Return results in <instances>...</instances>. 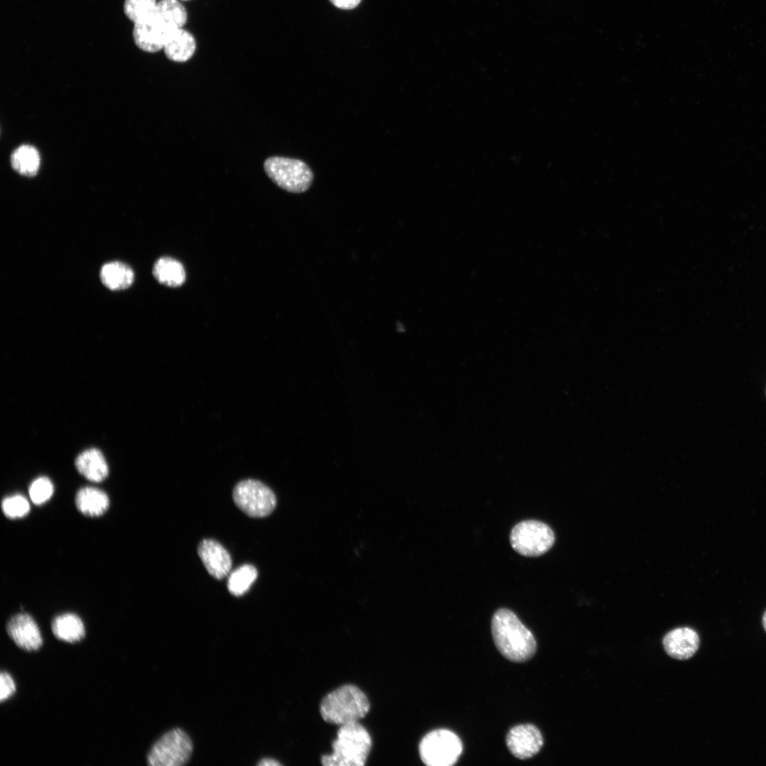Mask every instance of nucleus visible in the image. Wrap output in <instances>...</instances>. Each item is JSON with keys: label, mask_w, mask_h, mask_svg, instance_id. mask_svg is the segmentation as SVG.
<instances>
[{"label": "nucleus", "mask_w": 766, "mask_h": 766, "mask_svg": "<svg viewBox=\"0 0 766 766\" xmlns=\"http://www.w3.org/2000/svg\"><path fill=\"white\" fill-rule=\"evenodd\" d=\"M492 634L499 653L507 660L523 662L531 659L536 651L533 633L511 611L497 610L492 619Z\"/></svg>", "instance_id": "nucleus-1"}, {"label": "nucleus", "mask_w": 766, "mask_h": 766, "mask_svg": "<svg viewBox=\"0 0 766 766\" xmlns=\"http://www.w3.org/2000/svg\"><path fill=\"white\" fill-rule=\"evenodd\" d=\"M372 748L367 730L359 722L340 726L332 743L333 753L321 757L325 766H363Z\"/></svg>", "instance_id": "nucleus-2"}, {"label": "nucleus", "mask_w": 766, "mask_h": 766, "mask_svg": "<svg viewBox=\"0 0 766 766\" xmlns=\"http://www.w3.org/2000/svg\"><path fill=\"white\" fill-rule=\"evenodd\" d=\"M366 694L357 686L345 684L328 693L320 704V714L331 724L358 722L370 711Z\"/></svg>", "instance_id": "nucleus-3"}, {"label": "nucleus", "mask_w": 766, "mask_h": 766, "mask_svg": "<svg viewBox=\"0 0 766 766\" xmlns=\"http://www.w3.org/2000/svg\"><path fill=\"white\" fill-rule=\"evenodd\" d=\"M269 178L281 189L292 193H302L311 187L313 174L303 160L273 156L264 162Z\"/></svg>", "instance_id": "nucleus-4"}, {"label": "nucleus", "mask_w": 766, "mask_h": 766, "mask_svg": "<svg viewBox=\"0 0 766 766\" xmlns=\"http://www.w3.org/2000/svg\"><path fill=\"white\" fill-rule=\"evenodd\" d=\"M462 751L460 738L447 729H436L427 733L419 744L422 762L428 766H452Z\"/></svg>", "instance_id": "nucleus-5"}, {"label": "nucleus", "mask_w": 766, "mask_h": 766, "mask_svg": "<svg viewBox=\"0 0 766 766\" xmlns=\"http://www.w3.org/2000/svg\"><path fill=\"white\" fill-rule=\"evenodd\" d=\"M192 742L181 728H173L162 736L152 746L147 762L150 766H179L190 759Z\"/></svg>", "instance_id": "nucleus-6"}, {"label": "nucleus", "mask_w": 766, "mask_h": 766, "mask_svg": "<svg viewBox=\"0 0 766 766\" xmlns=\"http://www.w3.org/2000/svg\"><path fill=\"white\" fill-rule=\"evenodd\" d=\"M233 499L243 513L254 518L270 515L277 503L276 496L270 488L252 479L242 480L235 486Z\"/></svg>", "instance_id": "nucleus-7"}, {"label": "nucleus", "mask_w": 766, "mask_h": 766, "mask_svg": "<svg viewBox=\"0 0 766 766\" xmlns=\"http://www.w3.org/2000/svg\"><path fill=\"white\" fill-rule=\"evenodd\" d=\"M555 542L552 529L545 523L528 520L516 525L510 535L512 548L525 556H538L547 552Z\"/></svg>", "instance_id": "nucleus-8"}, {"label": "nucleus", "mask_w": 766, "mask_h": 766, "mask_svg": "<svg viewBox=\"0 0 766 766\" xmlns=\"http://www.w3.org/2000/svg\"><path fill=\"white\" fill-rule=\"evenodd\" d=\"M506 746L516 757L525 760L534 756L541 749L543 738L534 725L526 723L510 729L506 738Z\"/></svg>", "instance_id": "nucleus-9"}, {"label": "nucleus", "mask_w": 766, "mask_h": 766, "mask_svg": "<svg viewBox=\"0 0 766 766\" xmlns=\"http://www.w3.org/2000/svg\"><path fill=\"white\" fill-rule=\"evenodd\" d=\"M6 631L11 639L26 651L38 650L43 645L39 627L34 618L26 613L13 616L7 622Z\"/></svg>", "instance_id": "nucleus-10"}, {"label": "nucleus", "mask_w": 766, "mask_h": 766, "mask_svg": "<svg viewBox=\"0 0 766 766\" xmlns=\"http://www.w3.org/2000/svg\"><path fill=\"white\" fill-rule=\"evenodd\" d=\"M173 30L155 14L148 20L134 24L133 38L140 50L155 52L163 50L169 35Z\"/></svg>", "instance_id": "nucleus-11"}, {"label": "nucleus", "mask_w": 766, "mask_h": 766, "mask_svg": "<svg viewBox=\"0 0 766 766\" xmlns=\"http://www.w3.org/2000/svg\"><path fill=\"white\" fill-rule=\"evenodd\" d=\"M197 553L207 572L214 578L221 579L230 572L231 555L218 542L204 539L199 543Z\"/></svg>", "instance_id": "nucleus-12"}, {"label": "nucleus", "mask_w": 766, "mask_h": 766, "mask_svg": "<svg viewBox=\"0 0 766 766\" xmlns=\"http://www.w3.org/2000/svg\"><path fill=\"white\" fill-rule=\"evenodd\" d=\"M662 643L665 650L670 657L683 660L695 654L699 648V638L692 628H678L667 633Z\"/></svg>", "instance_id": "nucleus-13"}, {"label": "nucleus", "mask_w": 766, "mask_h": 766, "mask_svg": "<svg viewBox=\"0 0 766 766\" xmlns=\"http://www.w3.org/2000/svg\"><path fill=\"white\" fill-rule=\"evenodd\" d=\"M80 474L94 482L104 481L109 474V466L101 452L90 448L81 453L75 460Z\"/></svg>", "instance_id": "nucleus-14"}, {"label": "nucleus", "mask_w": 766, "mask_h": 766, "mask_svg": "<svg viewBox=\"0 0 766 766\" xmlns=\"http://www.w3.org/2000/svg\"><path fill=\"white\" fill-rule=\"evenodd\" d=\"M74 501L77 510L83 515L89 517H99L104 515L110 505V500L106 493L92 487H84L79 489Z\"/></svg>", "instance_id": "nucleus-15"}, {"label": "nucleus", "mask_w": 766, "mask_h": 766, "mask_svg": "<svg viewBox=\"0 0 766 766\" xmlns=\"http://www.w3.org/2000/svg\"><path fill=\"white\" fill-rule=\"evenodd\" d=\"M163 50L169 60L184 62L193 56L196 50V40L189 31L183 28H178L169 35Z\"/></svg>", "instance_id": "nucleus-16"}, {"label": "nucleus", "mask_w": 766, "mask_h": 766, "mask_svg": "<svg viewBox=\"0 0 766 766\" xmlns=\"http://www.w3.org/2000/svg\"><path fill=\"white\" fill-rule=\"evenodd\" d=\"M51 628L57 639L67 643L79 642L85 635L82 620L73 613H65L55 616L52 621Z\"/></svg>", "instance_id": "nucleus-17"}, {"label": "nucleus", "mask_w": 766, "mask_h": 766, "mask_svg": "<svg viewBox=\"0 0 766 766\" xmlns=\"http://www.w3.org/2000/svg\"><path fill=\"white\" fill-rule=\"evenodd\" d=\"M102 283L111 290H121L129 287L134 279L132 269L121 262H110L104 265L100 271Z\"/></svg>", "instance_id": "nucleus-18"}, {"label": "nucleus", "mask_w": 766, "mask_h": 766, "mask_svg": "<svg viewBox=\"0 0 766 766\" xmlns=\"http://www.w3.org/2000/svg\"><path fill=\"white\" fill-rule=\"evenodd\" d=\"M155 279L161 284L171 287L181 286L186 274L182 265L177 260L164 257L155 263L152 271Z\"/></svg>", "instance_id": "nucleus-19"}, {"label": "nucleus", "mask_w": 766, "mask_h": 766, "mask_svg": "<svg viewBox=\"0 0 766 766\" xmlns=\"http://www.w3.org/2000/svg\"><path fill=\"white\" fill-rule=\"evenodd\" d=\"M11 164L18 174L26 177L35 176L40 168L39 152L32 145H22L12 152Z\"/></svg>", "instance_id": "nucleus-20"}, {"label": "nucleus", "mask_w": 766, "mask_h": 766, "mask_svg": "<svg viewBox=\"0 0 766 766\" xmlns=\"http://www.w3.org/2000/svg\"><path fill=\"white\" fill-rule=\"evenodd\" d=\"M155 14L172 30L183 28L187 19V11L179 0H160Z\"/></svg>", "instance_id": "nucleus-21"}, {"label": "nucleus", "mask_w": 766, "mask_h": 766, "mask_svg": "<svg viewBox=\"0 0 766 766\" xmlns=\"http://www.w3.org/2000/svg\"><path fill=\"white\" fill-rule=\"evenodd\" d=\"M257 569L251 565H244L233 571L228 576L227 587L229 592L240 596L244 594L255 581Z\"/></svg>", "instance_id": "nucleus-22"}, {"label": "nucleus", "mask_w": 766, "mask_h": 766, "mask_svg": "<svg viewBox=\"0 0 766 766\" xmlns=\"http://www.w3.org/2000/svg\"><path fill=\"white\" fill-rule=\"evenodd\" d=\"M157 0H125L124 13L133 24L150 19L155 14Z\"/></svg>", "instance_id": "nucleus-23"}, {"label": "nucleus", "mask_w": 766, "mask_h": 766, "mask_svg": "<svg viewBox=\"0 0 766 766\" xmlns=\"http://www.w3.org/2000/svg\"><path fill=\"white\" fill-rule=\"evenodd\" d=\"M1 509L9 518L16 519L26 516L30 509L28 499L21 494L6 496L1 501Z\"/></svg>", "instance_id": "nucleus-24"}, {"label": "nucleus", "mask_w": 766, "mask_h": 766, "mask_svg": "<svg viewBox=\"0 0 766 766\" xmlns=\"http://www.w3.org/2000/svg\"><path fill=\"white\" fill-rule=\"evenodd\" d=\"M28 493L34 504L42 505L52 497L54 486L52 481L47 477H39L30 483Z\"/></svg>", "instance_id": "nucleus-25"}, {"label": "nucleus", "mask_w": 766, "mask_h": 766, "mask_svg": "<svg viewBox=\"0 0 766 766\" xmlns=\"http://www.w3.org/2000/svg\"><path fill=\"white\" fill-rule=\"evenodd\" d=\"M16 691V685L12 677L6 672L0 675V700L8 699Z\"/></svg>", "instance_id": "nucleus-26"}, {"label": "nucleus", "mask_w": 766, "mask_h": 766, "mask_svg": "<svg viewBox=\"0 0 766 766\" xmlns=\"http://www.w3.org/2000/svg\"><path fill=\"white\" fill-rule=\"evenodd\" d=\"M337 8L344 10H350L359 5L361 0H330Z\"/></svg>", "instance_id": "nucleus-27"}, {"label": "nucleus", "mask_w": 766, "mask_h": 766, "mask_svg": "<svg viewBox=\"0 0 766 766\" xmlns=\"http://www.w3.org/2000/svg\"><path fill=\"white\" fill-rule=\"evenodd\" d=\"M257 765H260V766H279V765H282V764L275 759L270 758V757H265V758L261 759L259 761V762L257 763Z\"/></svg>", "instance_id": "nucleus-28"}, {"label": "nucleus", "mask_w": 766, "mask_h": 766, "mask_svg": "<svg viewBox=\"0 0 766 766\" xmlns=\"http://www.w3.org/2000/svg\"><path fill=\"white\" fill-rule=\"evenodd\" d=\"M762 625H763V627H764V628H765V630L766 631V611L765 612V614L763 615V617H762Z\"/></svg>", "instance_id": "nucleus-29"}]
</instances>
